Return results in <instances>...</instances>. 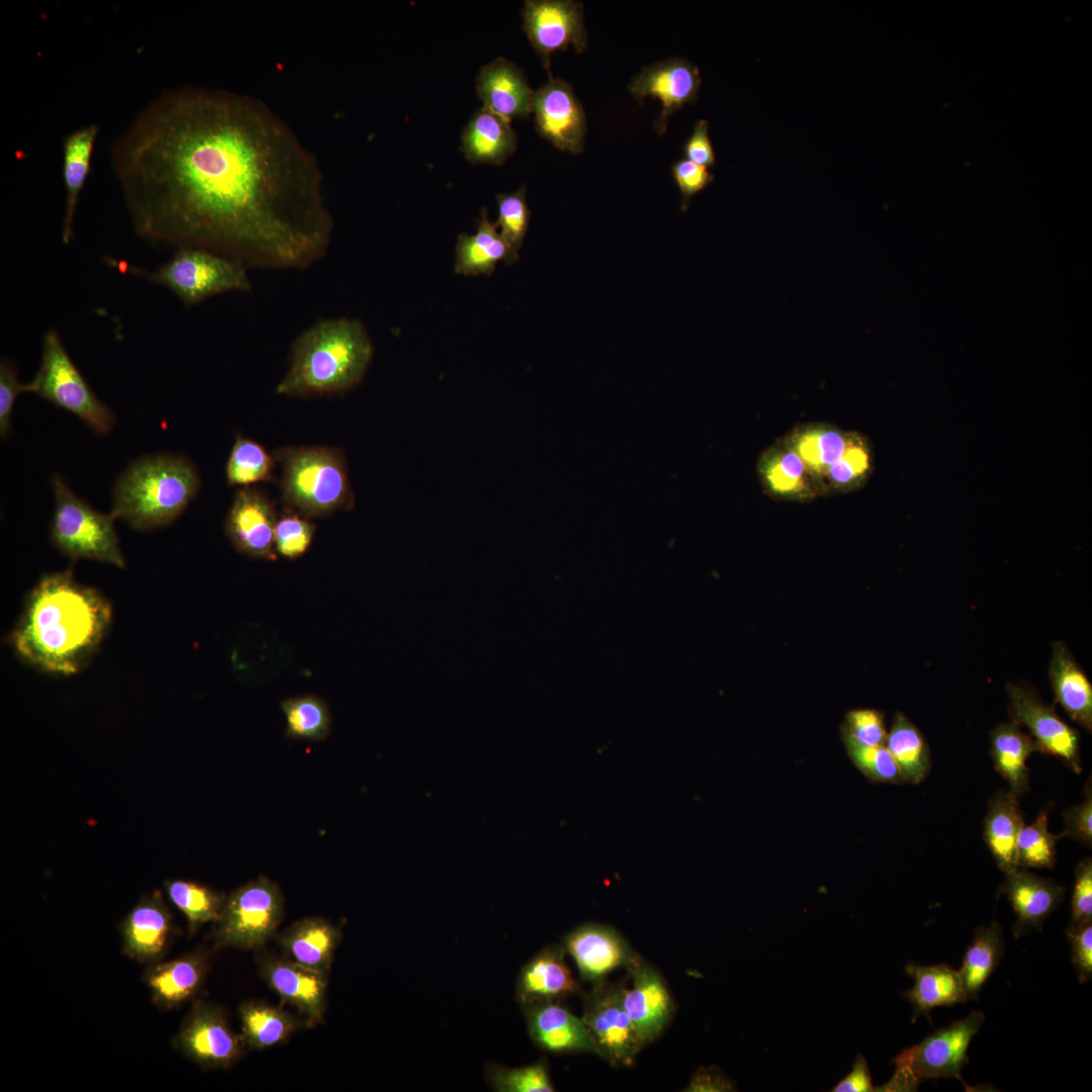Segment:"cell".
Listing matches in <instances>:
<instances>
[{"label": "cell", "mask_w": 1092, "mask_h": 1092, "mask_svg": "<svg viewBox=\"0 0 1092 1092\" xmlns=\"http://www.w3.org/2000/svg\"><path fill=\"white\" fill-rule=\"evenodd\" d=\"M134 232L249 268L303 270L333 219L316 160L266 104L196 86L167 91L111 149Z\"/></svg>", "instance_id": "cell-1"}, {"label": "cell", "mask_w": 1092, "mask_h": 1092, "mask_svg": "<svg viewBox=\"0 0 1092 1092\" xmlns=\"http://www.w3.org/2000/svg\"><path fill=\"white\" fill-rule=\"evenodd\" d=\"M112 619L108 601L71 570L42 576L30 592L10 642L28 664L72 675L90 661Z\"/></svg>", "instance_id": "cell-2"}, {"label": "cell", "mask_w": 1092, "mask_h": 1092, "mask_svg": "<svg viewBox=\"0 0 1092 1092\" xmlns=\"http://www.w3.org/2000/svg\"><path fill=\"white\" fill-rule=\"evenodd\" d=\"M372 355V343L359 321L320 320L293 341L289 367L276 393L297 397L347 391L361 382Z\"/></svg>", "instance_id": "cell-3"}, {"label": "cell", "mask_w": 1092, "mask_h": 1092, "mask_svg": "<svg viewBox=\"0 0 1092 1092\" xmlns=\"http://www.w3.org/2000/svg\"><path fill=\"white\" fill-rule=\"evenodd\" d=\"M200 476L191 460L176 454H148L130 462L116 478L110 515L139 531L174 522L196 496Z\"/></svg>", "instance_id": "cell-4"}, {"label": "cell", "mask_w": 1092, "mask_h": 1092, "mask_svg": "<svg viewBox=\"0 0 1092 1092\" xmlns=\"http://www.w3.org/2000/svg\"><path fill=\"white\" fill-rule=\"evenodd\" d=\"M273 457L281 464V496L290 511L309 519L353 507L354 494L340 450L282 447Z\"/></svg>", "instance_id": "cell-5"}, {"label": "cell", "mask_w": 1092, "mask_h": 1092, "mask_svg": "<svg viewBox=\"0 0 1092 1092\" xmlns=\"http://www.w3.org/2000/svg\"><path fill=\"white\" fill-rule=\"evenodd\" d=\"M120 271L130 272L171 290L187 308L216 294L248 292L252 283L249 267L242 261L197 248L179 247L166 263L156 270H146L118 262Z\"/></svg>", "instance_id": "cell-6"}, {"label": "cell", "mask_w": 1092, "mask_h": 1092, "mask_svg": "<svg viewBox=\"0 0 1092 1092\" xmlns=\"http://www.w3.org/2000/svg\"><path fill=\"white\" fill-rule=\"evenodd\" d=\"M51 487L54 510L50 540L53 546L73 560L89 559L124 568L126 563L113 525L115 519L110 513L92 508L76 495L59 474L52 476Z\"/></svg>", "instance_id": "cell-7"}, {"label": "cell", "mask_w": 1092, "mask_h": 1092, "mask_svg": "<svg viewBox=\"0 0 1092 1092\" xmlns=\"http://www.w3.org/2000/svg\"><path fill=\"white\" fill-rule=\"evenodd\" d=\"M23 391L74 414L98 436L114 427L113 412L92 390L55 329L44 334L39 367Z\"/></svg>", "instance_id": "cell-8"}, {"label": "cell", "mask_w": 1092, "mask_h": 1092, "mask_svg": "<svg viewBox=\"0 0 1092 1092\" xmlns=\"http://www.w3.org/2000/svg\"><path fill=\"white\" fill-rule=\"evenodd\" d=\"M985 1015L973 1011L965 1018L934 1031L919 1043L903 1050L895 1059L892 1079L876 1091H915L920 1082L938 1078L963 1081L968 1048L981 1028Z\"/></svg>", "instance_id": "cell-9"}, {"label": "cell", "mask_w": 1092, "mask_h": 1092, "mask_svg": "<svg viewBox=\"0 0 1092 1092\" xmlns=\"http://www.w3.org/2000/svg\"><path fill=\"white\" fill-rule=\"evenodd\" d=\"M283 915L284 898L278 885L266 877L254 879L226 895L213 924L214 945L259 949L276 933Z\"/></svg>", "instance_id": "cell-10"}, {"label": "cell", "mask_w": 1092, "mask_h": 1092, "mask_svg": "<svg viewBox=\"0 0 1092 1092\" xmlns=\"http://www.w3.org/2000/svg\"><path fill=\"white\" fill-rule=\"evenodd\" d=\"M625 984H593L582 992L580 1016L596 1049V1055L613 1067H630L644 1048L623 1002Z\"/></svg>", "instance_id": "cell-11"}, {"label": "cell", "mask_w": 1092, "mask_h": 1092, "mask_svg": "<svg viewBox=\"0 0 1092 1092\" xmlns=\"http://www.w3.org/2000/svg\"><path fill=\"white\" fill-rule=\"evenodd\" d=\"M172 1045L203 1069L223 1070L238 1062L246 1043L221 1006L196 999L172 1037Z\"/></svg>", "instance_id": "cell-12"}, {"label": "cell", "mask_w": 1092, "mask_h": 1092, "mask_svg": "<svg viewBox=\"0 0 1092 1092\" xmlns=\"http://www.w3.org/2000/svg\"><path fill=\"white\" fill-rule=\"evenodd\" d=\"M1006 691L1012 721L1028 729L1039 751L1060 758L1073 771L1081 772L1079 733L1031 688L1008 684Z\"/></svg>", "instance_id": "cell-13"}, {"label": "cell", "mask_w": 1092, "mask_h": 1092, "mask_svg": "<svg viewBox=\"0 0 1092 1092\" xmlns=\"http://www.w3.org/2000/svg\"><path fill=\"white\" fill-rule=\"evenodd\" d=\"M523 28L544 67L551 56L572 47L581 53L586 47L583 7L572 0H528L522 10Z\"/></svg>", "instance_id": "cell-14"}, {"label": "cell", "mask_w": 1092, "mask_h": 1092, "mask_svg": "<svg viewBox=\"0 0 1092 1092\" xmlns=\"http://www.w3.org/2000/svg\"><path fill=\"white\" fill-rule=\"evenodd\" d=\"M626 970L632 987H625L623 1002L645 1046L667 1027L675 1013V1001L664 977L641 954Z\"/></svg>", "instance_id": "cell-15"}, {"label": "cell", "mask_w": 1092, "mask_h": 1092, "mask_svg": "<svg viewBox=\"0 0 1092 1092\" xmlns=\"http://www.w3.org/2000/svg\"><path fill=\"white\" fill-rule=\"evenodd\" d=\"M257 965L268 986L297 1010L306 1027L324 1022L328 1008V975L287 958L264 952L257 957Z\"/></svg>", "instance_id": "cell-16"}, {"label": "cell", "mask_w": 1092, "mask_h": 1092, "mask_svg": "<svg viewBox=\"0 0 1092 1092\" xmlns=\"http://www.w3.org/2000/svg\"><path fill=\"white\" fill-rule=\"evenodd\" d=\"M532 112L539 134L556 148L572 154L583 150L585 114L567 83L551 77L534 92Z\"/></svg>", "instance_id": "cell-17"}, {"label": "cell", "mask_w": 1092, "mask_h": 1092, "mask_svg": "<svg viewBox=\"0 0 1092 1092\" xmlns=\"http://www.w3.org/2000/svg\"><path fill=\"white\" fill-rule=\"evenodd\" d=\"M700 86L698 67L675 58L644 68L631 79L628 91L638 101L648 96L660 101L661 111L654 127L658 134H663L668 117L685 105L697 101Z\"/></svg>", "instance_id": "cell-18"}, {"label": "cell", "mask_w": 1092, "mask_h": 1092, "mask_svg": "<svg viewBox=\"0 0 1092 1092\" xmlns=\"http://www.w3.org/2000/svg\"><path fill=\"white\" fill-rule=\"evenodd\" d=\"M579 976L592 985L607 979L618 968L627 969L639 954L614 927L601 923L581 924L563 937Z\"/></svg>", "instance_id": "cell-19"}, {"label": "cell", "mask_w": 1092, "mask_h": 1092, "mask_svg": "<svg viewBox=\"0 0 1092 1092\" xmlns=\"http://www.w3.org/2000/svg\"><path fill=\"white\" fill-rule=\"evenodd\" d=\"M122 952L141 964L161 961L174 935L173 917L161 891L144 895L119 924Z\"/></svg>", "instance_id": "cell-20"}, {"label": "cell", "mask_w": 1092, "mask_h": 1092, "mask_svg": "<svg viewBox=\"0 0 1092 1092\" xmlns=\"http://www.w3.org/2000/svg\"><path fill=\"white\" fill-rule=\"evenodd\" d=\"M277 518L269 498L252 487L240 489L224 520V532L241 553L265 560H275L274 532Z\"/></svg>", "instance_id": "cell-21"}, {"label": "cell", "mask_w": 1092, "mask_h": 1092, "mask_svg": "<svg viewBox=\"0 0 1092 1092\" xmlns=\"http://www.w3.org/2000/svg\"><path fill=\"white\" fill-rule=\"evenodd\" d=\"M756 474L763 493L775 500L808 503L827 496L822 482L782 438L760 453Z\"/></svg>", "instance_id": "cell-22"}, {"label": "cell", "mask_w": 1092, "mask_h": 1092, "mask_svg": "<svg viewBox=\"0 0 1092 1092\" xmlns=\"http://www.w3.org/2000/svg\"><path fill=\"white\" fill-rule=\"evenodd\" d=\"M565 952L562 944H548L522 967L516 982V999L521 1007L562 1002L582 993L566 965Z\"/></svg>", "instance_id": "cell-23"}, {"label": "cell", "mask_w": 1092, "mask_h": 1092, "mask_svg": "<svg viewBox=\"0 0 1092 1092\" xmlns=\"http://www.w3.org/2000/svg\"><path fill=\"white\" fill-rule=\"evenodd\" d=\"M209 968L205 949H196L167 962L148 965L143 982L152 1002L161 1010H171L195 998Z\"/></svg>", "instance_id": "cell-24"}, {"label": "cell", "mask_w": 1092, "mask_h": 1092, "mask_svg": "<svg viewBox=\"0 0 1092 1092\" xmlns=\"http://www.w3.org/2000/svg\"><path fill=\"white\" fill-rule=\"evenodd\" d=\"M532 1041L552 1054L592 1053L595 1045L581 1019L561 1002H545L521 1007Z\"/></svg>", "instance_id": "cell-25"}, {"label": "cell", "mask_w": 1092, "mask_h": 1092, "mask_svg": "<svg viewBox=\"0 0 1092 1092\" xmlns=\"http://www.w3.org/2000/svg\"><path fill=\"white\" fill-rule=\"evenodd\" d=\"M475 88L484 108L510 121L532 112L535 91L522 71L503 57L481 67Z\"/></svg>", "instance_id": "cell-26"}, {"label": "cell", "mask_w": 1092, "mask_h": 1092, "mask_svg": "<svg viewBox=\"0 0 1092 1092\" xmlns=\"http://www.w3.org/2000/svg\"><path fill=\"white\" fill-rule=\"evenodd\" d=\"M1001 891L1007 896L1017 916L1014 935L1039 927L1058 907L1065 888L1051 879L1038 877L1017 867L1005 873Z\"/></svg>", "instance_id": "cell-27"}, {"label": "cell", "mask_w": 1092, "mask_h": 1092, "mask_svg": "<svg viewBox=\"0 0 1092 1092\" xmlns=\"http://www.w3.org/2000/svg\"><path fill=\"white\" fill-rule=\"evenodd\" d=\"M341 929L323 917L295 921L278 935L285 957L303 967L329 975Z\"/></svg>", "instance_id": "cell-28"}, {"label": "cell", "mask_w": 1092, "mask_h": 1092, "mask_svg": "<svg viewBox=\"0 0 1092 1092\" xmlns=\"http://www.w3.org/2000/svg\"><path fill=\"white\" fill-rule=\"evenodd\" d=\"M1049 677L1055 701L1086 731L1092 730V686L1064 642L1053 643Z\"/></svg>", "instance_id": "cell-29"}, {"label": "cell", "mask_w": 1092, "mask_h": 1092, "mask_svg": "<svg viewBox=\"0 0 1092 1092\" xmlns=\"http://www.w3.org/2000/svg\"><path fill=\"white\" fill-rule=\"evenodd\" d=\"M461 150L474 164H503L517 148L511 121L482 107L469 119L461 135Z\"/></svg>", "instance_id": "cell-30"}, {"label": "cell", "mask_w": 1092, "mask_h": 1092, "mask_svg": "<svg viewBox=\"0 0 1092 1092\" xmlns=\"http://www.w3.org/2000/svg\"><path fill=\"white\" fill-rule=\"evenodd\" d=\"M905 970L914 978V986L903 994L913 1006L912 1022L920 1015L929 1019L933 1008L948 1007L968 1000L960 972L947 965L908 964Z\"/></svg>", "instance_id": "cell-31"}, {"label": "cell", "mask_w": 1092, "mask_h": 1092, "mask_svg": "<svg viewBox=\"0 0 1092 1092\" xmlns=\"http://www.w3.org/2000/svg\"><path fill=\"white\" fill-rule=\"evenodd\" d=\"M781 438L798 454L826 489L824 476L842 454L847 430L830 423L808 422L796 425Z\"/></svg>", "instance_id": "cell-32"}, {"label": "cell", "mask_w": 1092, "mask_h": 1092, "mask_svg": "<svg viewBox=\"0 0 1092 1092\" xmlns=\"http://www.w3.org/2000/svg\"><path fill=\"white\" fill-rule=\"evenodd\" d=\"M98 127L83 125L68 133L63 142V180L66 191L62 241L68 245L73 236V222L80 193L86 182Z\"/></svg>", "instance_id": "cell-33"}, {"label": "cell", "mask_w": 1092, "mask_h": 1092, "mask_svg": "<svg viewBox=\"0 0 1092 1092\" xmlns=\"http://www.w3.org/2000/svg\"><path fill=\"white\" fill-rule=\"evenodd\" d=\"M990 754L996 771L1009 785V792L1017 799L1023 796L1029 786L1027 758L1039 751L1032 737L1021 730V726L1011 721L997 725L991 732Z\"/></svg>", "instance_id": "cell-34"}, {"label": "cell", "mask_w": 1092, "mask_h": 1092, "mask_svg": "<svg viewBox=\"0 0 1092 1092\" xmlns=\"http://www.w3.org/2000/svg\"><path fill=\"white\" fill-rule=\"evenodd\" d=\"M1024 825L1018 799L999 791L989 802L983 837L997 866L1004 872L1017 868L1016 841Z\"/></svg>", "instance_id": "cell-35"}, {"label": "cell", "mask_w": 1092, "mask_h": 1092, "mask_svg": "<svg viewBox=\"0 0 1092 1092\" xmlns=\"http://www.w3.org/2000/svg\"><path fill=\"white\" fill-rule=\"evenodd\" d=\"M455 272L462 275H489L500 260L511 265L517 260L503 240L495 222L481 210L474 235L461 234L455 249Z\"/></svg>", "instance_id": "cell-36"}, {"label": "cell", "mask_w": 1092, "mask_h": 1092, "mask_svg": "<svg viewBox=\"0 0 1092 1092\" xmlns=\"http://www.w3.org/2000/svg\"><path fill=\"white\" fill-rule=\"evenodd\" d=\"M242 1036L246 1045L265 1050L285 1042L297 1030L306 1027L298 1015L260 1001H246L239 1007Z\"/></svg>", "instance_id": "cell-37"}, {"label": "cell", "mask_w": 1092, "mask_h": 1092, "mask_svg": "<svg viewBox=\"0 0 1092 1092\" xmlns=\"http://www.w3.org/2000/svg\"><path fill=\"white\" fill-rule=\"evenodd\" d=\"M875 461V449L870 437L855 430H847L845 448L824 476L828 496L850 493L864 487L874 473Z\"/></svg>", "instance_id": "cell-38"}, {"label": "cell", "mask_w": 1092, "mask_h": 1092, "mask_svg": "<svg viewBox=\"0 0 1092 1092\" xmlns=\"http://www.w3.org/2000/svg\"><path fill=\"white\" fill-rule=\"evenodd\" d=\"M1004 952L1002 929L996 922L975 929L972 943L966 949L959 970L968 999L978 995L998 966Z\"/></svg>", "instance_id": "cell-39"}, {"label": "cell", "mask_w": 1092, "mask_h": 1092, "mask_svg": "<svg viewBox=\"0 0 1092 1092\" xmlns=\"http://www.w3.org/2000/svg\"><path fill=\"white\" fill-rule=\"evenodd\" d=\"M886 747L905 782L921 783L930 769L929 747L919 729L902 713L895 714Z\"/></svg>", "instance_id": "cell-40"}, {"label": "cell", "mask_w": 1092, "mask_h": 1092, "mask_svg": "<svg viewBox=\"0 0 1092 1092\" xmlns=\"http://www.w3.org/2000/svg\"><path fill=\"white\" fill-rule=\"evenodd\" d=\"M164 888L169 900L184 914L189 935L205 923L214 924L220 917L226 895L187 880H168Z\"/></svg>", "instance_id": "cell-41"}, {"label": "cell", "mask_w": 1092, "mask_h": 1092, "mask_svg": "<svg viewBox=\"0 0 1092 1092\" xmlns=\"http://www.w3.org/2000/svg\"><path fill=\"white\" fill-rule=\"evenodd\" d=\"M281 708L286 720V735L292 739L321 741L331 729L328 705L314 696L293 697L284 700Z\"/></svg>", "instance_id": "cell-42"}, {"label": "cell", "mask_w": 1092, "mask_h": 1092, "mask_svg": "<svg viewBox=\"0 0 1092 1092\" xmlns=\"http://www.w3.org/2000/svg\"><path fill=\"white\" fill-rule=\"evenodd\" d=\"M275 459L263 446L238 436L225 465L229 485L249 486L271 478Z\"/></svg>", "instance_id": "cell-43"}, {"label": "cell", "mask_w": 1092, "mask_h": 1092, "mask_svg": "<svg viewBox=\"0 0 1092 1092\" xmlns=\"http://www.w3.org/2000/svg\"><path fill=\"white\" fill-rule=\"evenodd\" d=\"M484 1077L489 1087L496 1092H553L556 1090L551 1080L548 1061L544 1058L519 1068L488 1063L484 1068Z\"/></svg>", "instance_id": "cell-44"}, {"label": "cell", "mask_w": 1092, "mask_h": 1092, "mask_svg": "<svg viewBox=\"0 0 1092 1092\" xmlns=\"http://www.w3.org/2000/svg\"><path fill=\"white\" fill-rule=\"evenodd\" d=\"M1048 814L1040 812L1029 825H1023L1016 841L1017 866L1023 869H1052L1056 863L1060 835L1048 828Z\"/></svg>", "instance_id": "cell-45"}, {"label": "cell", "mask_w": 1092, "mask_h": 1092, "mask_svg": "<svg viewBox=\"0 0 1092 1092\" xmlns=\"http://www.w3.org/2000/svg\"><path fill=\"white\" fill-rule=\"evenodd\" d=\"M496 202L497 220L495 223L512 255L518 260L531 217L526 201V186L522 185L510 194L498 193Z\"/></svg>", "instance_id": "cell-46"}, {"label": "cell", "mask_w": 1092, "mask_h": 1092, "mask_svg": "<svg viewBox=\"0 0 1092 1092\" xmlns=\"http://www.w3.org/2000/svg\"><path fill=\"white\" fill-rule=\"evenodd\" d=\"M841 738L850 760L870 781L896 785L906 783L886 745H862L845 734H841Z\"/></svg>", "instance_id": "cell-47"}, {"label": "cell", "mask_w": 1092, "mask_h": 1092, "mask_svg": "<svg viewBox=\"0 0 1092 1092\" xmlns=\"http://www.w3.org/2000/svg\"><path fill=\"white\" fill-rule=\"evenodd\" d=\"M315 527L305 518L293 511L277 519L274 532L275 551L287 559L303 555L309 548Z\"/></svg>", "instance_id": "cell-48"}, {"label": "cell", "mask_w": 1092, "mask_h": 1092, "mask_svg": "<svg viewBox=\"0 0 1092 1092\" xmlns=\"http://www.w3.org/2000/svg\"><path fill=\"white\" fill-rule=\"evenodd\" d=\"M841 734L868 746L886 744L888 732L882 712L875 709H853L845 714Z\"/></svg>", "instance_id": "cell-49"}, {"label": "cell", "mask_w": 1092, "mask_h": 1092, "mask_svg": "<svg viewBox=\"0 0 1092 1092\" xmlns=\"http://www.w3.org/2000/svg\"><path fill=\"white\" fill-rule=\"evenodd\" d=\"M671 175L680 191V207L684 210L689 206L691 199L714 180V175L707 168L687 159L679 160L672 165Z\"/></svg>", "instance_id": "cell-50"}, {"label": "cell", "mask_w": 1092, "mask_h": 1092, "mask_svg": "<svg viewBox=\"0 0 1092 1092\" xmlns=\"http://www.w3.org/2000/svg\"><path fill=\"white\" fill-rule=\"evenodd\" d=\"M24 383L17 377L15 363L8 358L0 362V436L5 439L11 432L12 413L16 397L23 391Z\"/></svg>", "instance_id": "cell-51"}, {"label": "cell", "mask_w": 1092, "mask_h": 1092, "mask_svg": "<svg viewBox=\"0 0 1092 1092\" xmlns=\"http://www.w3.org/2000/svg\"><path fill=\"white\" fill-rule=\"evenodd\" d=\"M1065 829L1059 834L1080 841L1086 846L1092 844V791L1091 780L1085 785V800L1063 812Z\"/></svg>", "instance_id": "cell-52"}, {"label": "cell", "mask_w": 1092, "mask_h": 1092, "mask_svg": "<svg viewBox=\"0 0 1092 1092\" xmlns=\"http://www.w3.org/2000/svg\"><path fill=\"white\" fill-rule=\"evenodd\" d=\"M1070 924L1092 921V860L1090 857L1075 868V884L1072 897Z\"/></svg>", "instance_id": "cell-53"}, {"label": "cell", "mask_w": 1092, "mask_h": 1092, "mask_svg": "<svg viewBox=\"0 0 1092 1092\" xmlns=\"http://www.w3.org/2000/svg\"><path fill=\"white\" fill-rule=\"evenodd\" d=\"M1067 936L1071 945V960L1081 982L1092 975V921L1070 924Z\"/></svg>", "instance_id": "cell-54"}, {"label": "cell", "mask_w": 1092, "mask_h": 1092, "mask_svg": "<svg viewBox=\"0 0 1092 1092\" xmlns=\"http://www.w3.org/2000/svg\"><path fill=\"white\" fill-rule=\"evenodd\" d=\"M684 153L687 160L705 168L715 164L716 156L706 119H700L695 123L693 132L684 147Z\"/></svg>", "instance_id": "cell-55"}, {"label": "cell", "mask_w": 1092, "mask_h": 1092, "mask_svg": "<svg viewBox=\"0 0 1092 1092\" xmlns=\"http://www.w3.org/2000/svg\"><path fill=\"white\" fill-rule=\"evenodd\" d=\"M731 1080L716 1067L701 1068L691 1079L686 1091H732Z\"/></svg>", "instance_id": "cell-56"}, {"label": "cell", "mask_w": 1092, "mask_h": 1092, "mask_svg": "<svg viewBox=\"0 0 1092 1092\" xmlns=\"http://www.w3.org/2000/svg\"><path fill=\"white\" fill-rule=\"evenodd\" d=\"M834 1092H870L875 1091L867 1060L857 1055L849 1074L833 1089Z\"/></svg>", "instance_id": "cell-57"}]
</instances>
